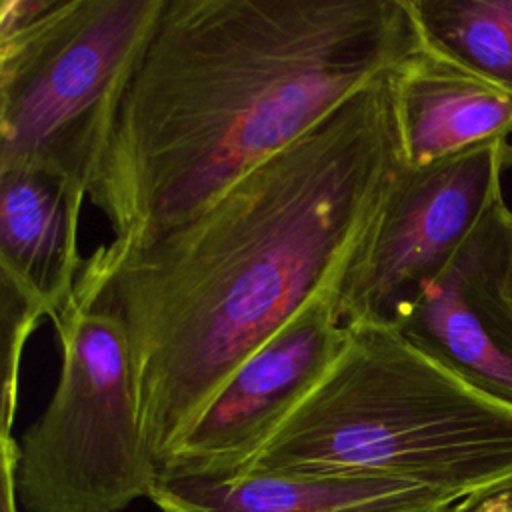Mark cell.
<instances>
[{
	"instance_id": "obj_16",
	"label": "cell",
	"mask_w": 512,
	"mask_h": 512,
	"mask_svg": "<svg viewBox=\"0 0 512 512\" xmlns=\"http://www.w3.org/2000/svg\"><path fill=\"white\" fill-rule=\"evenodd\" d=\"M502 290L512 306V220H510V234H508V248H506V262H504V278H502Z\"/></svg>"
},
{
	"instance_id": "obj_9",
	"label": "cell",
	"mask_w": 512,
	"mask_h": 512,
	"mask_svg": "<svg viewBox=\"0 0 512 512\" xmlns=\"http://www.w3.org/2000/svg\"><path fill=\"white\" fill-rule=\"evenodd\" d=\"M386 82L402 166H428L512 136V94L422 42Z\"/></svg>"
},
{
	"instance_id": "obj_6",
	"label": "cell",
	"mask_w": 512,
	"mask_h": 512,
	"mask_svg": "<svg viewBox=\"0 0 512 512\" xmlns=\"http://www.w3.org/2000/svg\"><path fill=\"white\" fill-rule=\"evenodd\" d=\"M512 144L494 140L420 168L402 166L334 300L346 326H392L400 306L436 276L498 196Z\"/></svg>"
},
{
	"instance_id": "obj_5",
	"label": "cell",
	"mask_w": 512,
	"mask_h": 512,
	"mask_svg": "<svg viewBox=\"0 0 512 512\" xmlns=\"http://www.w3.org/2000/svg\"><path fill=\"white\" fill-rule=\"evenodd\" d=\"M50 322L58 380L18 442L16 494L26 512H120L158 474L124 328L72 298Z\"/></svg>"
},
{
	"instance_id": "obj_4",
	"label": "cell",
	"mask_w": 512,
	"mask_h": 512,
	"mask_svg": "<svg viewBox=\"0 0 512 512\" xmlns=\"http://www.w3.org/2000/svg\"><path fill=\"white\" fill-rule=\"evenodd\" d=\"M162 4L0 2V170H46L88 198L128 76Z\"/></svg>"
},
{
	"instance_id": "obj_13",
	"label": "cell",
	"mask_w": 512,
	"mask_h": 512,
	"mask_svg": "<svg viewBox=\"0 0 512 512\" xmlns=\"http://www.w3.org/2000/svg\"><path fill=\"white\" fill-rule=\"evenodd\" d=\"M2 320V438L12 436V422L18 408L20 366L28 338L46 318L28 306L12 288L0 284Z\"/></svg>"
},
{
	"instance_id": "obj_10",
	"label": "cell",
	"mask_w": 512,
	"mask_h": 512,
	"mask_svg": "<svg viewBox=\"0 0 512 512\" xmlns=\"http://www.w3.org/2000/svg\"><path fill=\"white\" fill-rule=\"evenodd\" d=\"M148 498L162 512H444L456 502L392 478L266 470L158 472Z\"/></svg>"
},
{
	"instance_id": "obj_2",
	"label": "cell",
	"mask_w": 512,
	"mask_h": 512,
	"mask_svg": "<svg viewBox=\"0 0 512 512\" xmlns=\"http://www.w3.org/2000/svg\"><path fill=\"white\" fill-rule=\"evenodd\" d=\"M420 44L406 0H164L88 200L146 242L322 122Z\"/></svg>"
},
{
	"instance_id": "obj_3",
	"label": "cell",
	"mask_w": 512,
	"mask_h": 512,
	"mask_svg": "<svg viewBox=\"0 0 512 512\" xmlns=\"http://www.w3.org/2000/svg\"><path fill=\"white\" fill-rule=\"evenodd\" d=\"M242 470L380 476L460 500L512 474V408L394 326H348L336 362Z\"/></svg>"
},
{
	"instance_id": "obj_1",
	"label": "cell",
	"mask_w": 512,
	"mask_h": 512,
	"mask_svg": "<svg viewBox=\"0 0 512 512\" xmlns=\"http://www.w3.org/2000/svg\"><path fill=\"white\" fill-rule=\"evenodd\" d=\"M386 74L190 218L84 256L70 298L120 320L156 470L238 366L336 290L402 168Z\"/></svg>"
},
{
	"instance_id": "obj_14",
	"label": "cell",
	"mask_w": 512,
	"mask_h": 512,
	"mask_svg": "<svg viewBox=\"0 0 512 512\" xmlns=\"http://www.w3.org/2000/svg\"><path fill=\"white\" fill-rule=\"evenodd\" d=\"M444 512H512V474L456 500Z\"/></svg>"
},
{
	"instance_id": "obj_7",
	"label": "cell",
	"mask_w": 512,
	"mask_h": 512,
	"mask_svg": "<svg viewBox=\"0 0 512 512\" xmlns=\"http://www.w3.org/2000/svg\"><path fill=\"white\" fill-rule=\"evenodd\" d=\"M346 338L334 290L312 298L238 366L158 472L242 470L324 378Z\"/></svg>"
},
{
	"instance_id": "obj_15",
	"label": "cell",
	"mask_w": 512,
	"mask_h": 512,
	"mask_svg": "<svg viewBox=\"0 0 512 512\" xmlns=\"http://www.w3.org/2000/svg\"><path fill=\"white\" fill-rule=\"evenodd\" d=\"M16 456L18 442L2 438V512H16Z\"/></svg>"
},
{
	"instance_id": "obj_8",
	"label": "cell",
	"mask_w": 512,
	"mask_h": 512,
	"mask_svg": "<svg viewBox=\"0 0 512 512\" xmlns=\"http://www.w3.org/2000/svg\"><path fill=\"white\" fill-rule=\"evenodd\" d=\"M512 208L504 194L392 326L482 394L512 408V306L502 278Z\"/></svg>"
},
{
	"instance_id": "obj_11",
	"label": "cell",
	"mask_w": 512,
	"mask_h": 512,
	"mask_svg": "<svg viewBox=\"0 0 512 512\" xmlns=\"http://www.w3.org/2000/svg\"><path fill=\"white\" fill-rule=\"evenodd\" d=\"M84 200L52 172L0 170V284L48 320L70 300L84 264Z\"/></svg>"
},
{
	"instance_id": "obj_12",
	"label": "cell",
	"mask_w": 512,
	"mask_h": 512,
	"mask_svg": "<svg viewBox=\"0 0 512 512\" xmlns=\"http://www.w3.org/2000/svg\"><path fill=\"white\" fill-rule=\"evenodd\" d=\"M420 42L512 94V0H406Z\"/></svg>"
}]
</instances>
